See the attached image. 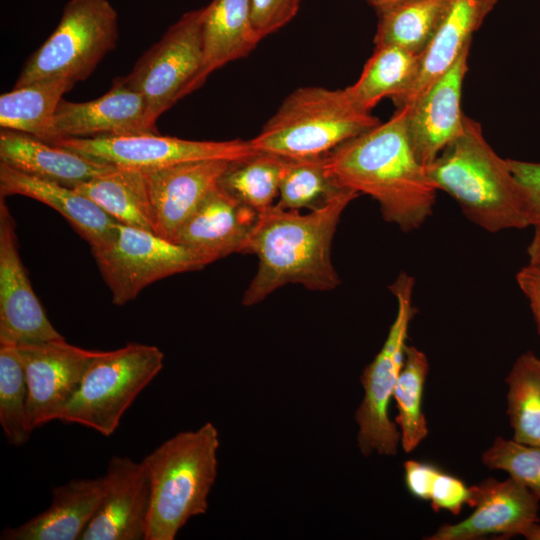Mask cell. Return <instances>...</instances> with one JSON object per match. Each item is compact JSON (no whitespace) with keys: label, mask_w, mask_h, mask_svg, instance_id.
<instances>
[{"label":"cell","mask_w":540,"mask_h":540,"mask_svg":"<svg viewBox=\"0 0 540 540\" xmlns=\"http://www.w3.org/2000/svg\"><path fill=\"white\" fill-rule=\"evenodd\" d=\"M469 487L459 478L440 470L430 494L429 501L435 512L448 510L458 515L464 504H467Z\"/></svg>","instance_id":"obj_37"},{"label":"cell","mask_w":540,"mask_h":540,"mask_svg":"<svg viewBox=\"0 0 540 540\" xmlns=\"http://www.w3.org/2000/svg\"><path fill=\"white\" fill-rule=\"evenodd\" d=\"M144 97L113 79L111 88L101 97L86 102L62 99L54 113L46 142L63 138H93L159 133Z\"/></svg>","instance_id":"obj_14"},{"label":"cell","mask_w":540,"mask_h":540,"mask_svg":"<svg viewBox=\"0 0 540 540\" xmlns=\"http://www.w3.org/2000/svg\"><path fill=\"white\" fill-rule=\"evenodd\" d=\"M17 346L28 386L29 423L34 430L58 420L100 351L72 345L64 338Z\"/></svg>","instance_id":"obj_12"},{"label":"cell","mask_w":540,"mask_h":540,"mask_svg":"<svg viewBox=\"0 0 540 540\" xmlns=\"http://www.w3.org/2000/svg\"><path fill=\"white\" fill-rule=\"evenodd\" d=\"M118 14L108 0H69L58 25L26 60L13 88L45 78L86 80L117 46Z\"/></svg>","instance_id":"obj_7"},{"label":"cell","mask_w":540,"mask_h":540,"mask_svg":"<svg viewBox=\"0 0 540 540\" xmlns=\"http://www.w3.org/2000/svg\"><path fill=\"white\" fill-rule=\"evenodd\" d=\"M404 470L408 491L418 499L429 501L433 483L440 469L430 463L408 460L404 463Z\"/></svg>","instance_id":"obj_38"},{"label":"cell","mask_w":540,"mask_h":540,"mask_svg":"<svg viewBox=\"0 0 540 540\" xmlns=\"http://www.w3.org/2000/svg\"><path fill=\"white\" fill-rule=\"evenodd\" d=\"M202 26L203 8L185 12L139 57L132 70L121 76L144 97L155 120L203 85Z\"/></svg>","instance_id":"obj_9"},{"label":"cell","mask_w":540,"mask_h":540,"mask_svg":"<svg viewBox=\"0 0 540 540\" xmlns=\"http://www.w3.org/2000/svg\"><path fill=\"white\" fill-rule=\"evenodd\" d=\"M76 85L66 78H45L0 96V127L46 142L49 125L63 95Z\"/></svg>","instance_id":"obj_27"},{"label":"cell","mask_w":540,"mask_h":540,"mask_svg":"<svg viewBox=\"0 0 540 540\" xmlns=\"http://www.w3.org/2000/svg\"><path fill=\"white\" fill-rule=\"evenodd\" d=\"M533 318L536 324L538 334L540 336V303L537 301H529Z\"/></svg>","instance_id":"obj_43"},{"label":"cell","mask_w":540,"mask_h":540,"mask_svg":"<svg viewBox=\"0 0 540 540\" xmlns=\"http://www.w3.org/2000/svg\"><path fill=\"white\" fill-rule=\"evenodd\" d=\"M64 338L50 322L22 263L15 220L0 197V343L13 345Z\"/></svg>","instance_id":"obj_13"},{"label":"cell","mask_w":540,"mask_h":540,"mask_svg":"<svg viewBox=\"0 0 540 540\" xmlns=\"http://www.w3.org/2000/svg\"><path fill=\"white\" fill-rule=\"evenodd\" d=\"M302 0H251L254 33L261 41L288 24L297 14Z\"/></svg>","instance_id":"obj_35"},{"label":"cell","mask_w":540,"mask_h":540,"mask_svg":"<svg viewBox=\"0 0 540 540\" xmlns=\"http://www.w3.org/2000/svg\"><path fill=\"white\" fill-rule=\"evenodd\" d=\"M532 240L527 248L529 263H540V225L534 227Z\"/></svg>","instance_id":"obj_40"},{"label":"cell","mask_w":540,"mask_h":540,"mask_svg":"<svg viewBox=\"0 0 540 540\" xmlns=\"http://www.w3.org/2000/svg\"><path fill=\"white\" fill-rule=\"evenodd\" d=\"M453 0H404L377 11L375 46L396 45L421 55Z\"/></svg>","instance_id":"obj_28"},{"label":"cell","mask_w":540,"mask_h":540,"mask_svg":"<svg viewBox=\"0 0 540 540\" xmlns=\"http://www.w3.org/2000/svg\"><path fill=\"white\" fill-rule=\"evenodd\" d=\"M405 108L325 154L342 187L375 199L385 221L410 232L431 216L437 189L410 142Z\"/></svg>","instance_id":"obj_1"},{"label":"cell","mask_w":540,"mask_h":540,"mask_svg":"<svg viewBox=\"0 0 540 540\" xmlns=\"http://www.w3.org/2000/svg\"><path fill=\"white\" fill-rule=\"evenodd\" d=\"M426 169L435 188L451 196L482 229L495 233L530 226L524 195L508 160L493 150L475 120L465 116L462 133Z\"/></svg>","instance_id":"obj_3"},{"label":"cell","mask_w":540,"mask_h":540,"mask_svg":"<svg viewBox=\"0 0 540 540\" xmlns=\"http://www.w3.org/2000/svg\"><path fill=\"white\" fill-rule=\"evenodd\" d=\"M0 425L10 445L20 446L33 429L28 416V386L18 346L0 343Z\"/></svg>","instance_id":"obj_33"},{"label":"cell","mask_w":540,"mask_h":540,"mask_svg":"<svg viewBox=\"0 0 540 540\" xmlns=\"http://www.w3.org/2000/svg\"><path fill=\"white\" fill-rule=\"evenodd\" d=\"M105 495L80 540H146L151 481L143 461L110 458Z\"/></svg>","instance_id":"obj_16"},{"label":"cell","mask_w":540,"mask_h":540,"mask_svg":"<svg viewBox=\"0 0 540 540\" xmlns=\"http://www.w3.org/2000/svg\"><path fill=\"white\" fill-rule=\"evenodd\" d=\"M259 213L219 185L171 238L206 265L233 253H245Z\"/></svg>","instance_id":"obj_19"},{"label":"cell","mask_w":540,"mask_h":540,"mask_svg":"<svg viewBox=\"0 0 540 540\" xmlns=\"http://www.w3.org/2000/svg\"><path fill=\"white\" fill-rule=\"evenodd\" d=\"M481 460L489 469L507 472L540 498V447L496 437Z\"/></svg>","instance_id":"obj_34"},{"label":"cell","mask_w":540,"mask_h":540,"mask_svg":"<svg viewBox=\"0 0 540 540\" xmlns=\"http://www.w3.org/2000/svg\"><path fill=\"white\" fill-rule=\"evenodd\" d=\"M286 158L257 151L232 161L219 180V186L239 202L259 214L273 206L279 195Z\"/></svg>","instance_id":"obj_29"},{"label":"cell","mask_w":540,"mask_h":540,"mask_svg":"<svg viewBox=\"0 0 540 540\" xmlns=\"http://www.w3.org/2000/svg\"><path fill=\"white\" fill-rule=\"evenodd\" d=\"M528 540H540V525L538 522L530 524L521 533Z\"/></svg>","instance_id":"obj_41"},{"label":"cell","mask_w":540,"mask_h":540,"mask_svg":"<svg viewBox=\"0 0 540 540\" xmlns=\"http://www.w3.org/2000/svg\"><path fill=\"white\" fill-rule=\"evenodd\" d=\"M101 275L121 306L163 278L203 269L206 264L190 249L154 232L118 223L112 241L91 250Z\"/></svg>","instance_id":"obj_10"},{"label":"cell","mask_w":540,"mask_h":540,"mask_svg":"<svg viewBox=\"0 0 540 540\" xmlns=\"http://www.w3.org/2000/svg\"><path fill=\"white\" fill-rule=\"evenodd\" d=\"M539 500L526 486L509 477L484 479L469 487L467 504L473 513L461 522L443 524L426 539L475 540L488 535L510 538L539 522Z\"/></svg>","instance_id":"obj_15"},{"label":"cell","mask_w":540,"mask_h":540,"mask_svg":"<svg viewBox=\"0 0 540 540\" xmlns=\"http://www.w3.org/2000/svg\"><path fill=\"white\" fill-rule=\"evenodd\" d=\"M498 0H453L447 14L426 49L420 55L416 77L404 96L395 104L411 106L456 62L473 34L494 9Z\"/></svg>","instance_id":"obj_22"},{"label":"cell","mask_w":540,"mask_h":540,"mask_svg":"<svg viewBox=\"0 0 540 540\" xmlns=\"http://www.w3.org/2000/svg\"><path fill=\"white\" fill-rule=\"evenodd\" d=\"M359 195L345 188L308 214L277 204L260 213L245 250L257 256L258 269L242 303L255 305L288 283L314 291L336 288L340 279L331 261V244L341 214Z\"/></svg>","instance_id":"obj_2"},{"label":"cell","mask_w":540,"mask_h":540,"mask_svg":"<svg viewBox=\"0 0 540 540\" xmlns=\"http://www.w3.org/2000/svg\"><path fill=\"white\" fill-rule=\"evenodd\" d=\"M516 281L528 301L540 303V263H529L521 268Z\"/></svg>","instance_id":"obj_39"},{"label":"cell","mask_w":540,"mask_h":540,"mask_svg":"<svg viewBox=\"0 0 540 540\" xmlns=\"http://www.w3.org/2000/svg\"><path fill=\"white\" fill-rule=\"evenodd\" d=\"M218 448V430L207 422L177 433L142 460L151 481L146 540H174L190 518L206 513Z\"/></svg>","instance_id":"obj_4"},{"label":"cell","mask_w":540,"mask_h":540,"mask_svg":"<svg viewBox=\"0 0 540 540\" xmlns=\"http://www.w3.org/2000/svg\"><path fill=\"white\" fill-rule=\"evenodd\" d=\"M470 47L411 106L402 107L413 150L426 167L464 129L461 97Z\"/></svg>","instance_id":"obj_17"},{"label":"cell","mask_w":540,"mask_h":540,"mask_svg":"<svg viewBox=\"0 0 540 540\" xmlns=\"http://www.w3.org/2000/svg\"><path fill=\"white\" fill-rule=\"evenodd\" d=\"M429 370L428 359L424 352L412 345H406L404 361L394 389L398 414L396 425L399 426L400 443L404 452L417 448L428 434L422 398L426 377Z\"/></svg>","instance_id":"obj_31"},{"label":"cell","mask_w":540,"mask_h":540,"mask_svg":"<svg viewBox=\"0 0 540 540\" xmlns=\"http://www.w3.org/2000/svg\"><path fill=\"white\" fill-rule=\"evenodd\" d=\"M345 188L329 173L325 155L286 158L277 205L286 210L319 209Z\"/></svg>","instance_id":"obj_32"},{"label":"cell","mask_w":540,"mask_h":540,"mask_svg":"<svg viewBox=\"0 0 540 540\" xmlns=\"http://www.w3.org/2000/svg\"><path fill=\"white\" fill-rule=\"evenodd\" d=\"M526 202L530 226L540 225V163L507 159Z\"/></svg>","instance_id":"obj_36"},{"label":"cell","mask_w":540,"mask_h":540,"mask_svg":"<svg viewBox=\"0 0 540 540\" xmlns=\"http://www.w3.org/2000/svg\"><path fill=\"white\" fill-rule=\"evenodd\" d=\"M202 82L224 65L246 57L260 42L251 20V0H212L203 7Z\"/></svg>","instance_id":"obj_24"},{"label":"cell","mask_w":540,"mask_h":540,"mask_svg":"<svg viewBox=\"0 0 540 540\" xmlns=\"http://www.w3.org/2000/svg\"><path fill=\"white\" fill-rule=\"evenodd\" d=\"M229 163L226 160H202L144 171L154 233L171 240L218 187Z\"/></svg>","instance_id":"obj_18"},{"label":"cell","mask_w":540,"mask_h":540,"mask_svg":"<svg viewBox=\"0 0 540 540\" xmlns=\"http://www.w3.org/2000/svg\"><path fill=\"white\" fill-rule=\"evenodd\" d=\"M164 354L154 345L127 343L100 351L58 420L112 435L126 410L163 368Z\"/></svg>","instance_id":"obj_6"},{"label":"cell","mask_w":540,"mask_h":540,"mask_svg":"<svg viewBox=\"0 0 540 540\" xmlns=\"http://www.w3.org/2000/svg\"><path fill=\"white\" fill-rule=\"evenodd\" d=\"M415 280L401 272L390 285L397 301V312L386 340L373 361L361 375L364 397L355 412L360 452L369 456H394L401 440L397 425L391 421L388 408L404 361V350L410 322L415 314L413 292Z\"/></svg>","instance_id":"obj_8"},{"label":"cell","mask_w":540,"mask_h":540,"mask_svg":"<svg viewBox=\"0 0 540 540\" xmlns=\"http://www.w3.org/2000/svg\"><path fill=\"white\" fill-rule=\"evenodd\" d=\"M420 56L396 45L375 46L355 83L346 87L353 102L365 111L384 98L396 104L411 87Z\"/></svg>","instance_id":"obj_26"},{"label":"cell","mask_w":540,"mask_h":540,"mask_svg":"<svg viewBox=\"0 0 540 540\" xmlns=\"http://www.w3.org/2000/svg\"><path fill=\"white\" fill-rule=\"evenodd\" d=\"M379 123L345 88L307 86L291 92L249 141L256 151L283 158L321 156Z\"/></svg>","instance_id":"obj_5"},{"label":"cell","mask_w":540,"mask_h":540,"mask_svg":"<svg viewBox=\"0 0 540 540\" xmlns=\"http://www.w3.org/2000/svg\"><path fill=\"white\" fill-rule=\"evenodd\" d=\"M51 144L107 164L142 171L202 161H237L257 152L250 141H198L146 133L93 138H63Z\"/></svg>","instance_id":"obj_11"},{"label":"cell","mask_w":540,"mask_h":540,"mask_svg":"<svg viewBox=\"0 0 540 540\" xmlns=\"http://www.w3.org/2000/svg\"><path fill=\"white\" fill-rule=\"evenodd\" d=\"M375 11H380L404 0H365Z\"/></svg>","instance_id":"obj_42"},{"label":"cell","mask_w":540,"mask_h":540,"mask_svg":"<svg viewBox=\"0 0 540 540\" xmlns=\"http://www.w3.org/2000/svg\"><path fill=\"white\" fill-rule=\"evenodd\" d=\"M75 189L118 223L154 232L144 171L115 167Z\"/></svg>","instance_id":"obj_25"},{"label":"cell","mask_w":540,"mask_h":540,"mask_svg":"<svg viewBox=\"0 0 540 540\" xmlns=\"http://www.w3.org/2000/svg\"><path fill=\"white\" fill-rule=\"evenodd\" d=\"M505 382L513 440L540 447V358L532 351L521 354Z\"/></svg>","instance_id":"obj_30"},{"label":"cell","mask_w":540,"mask_h":540,"mask_svg":"<svg viewBox=\"0 0 540 540\" xmlns=\"http://www.w3.org/2000/svg\"><path fill=\"white\" fill-rule=\"evenodd\" d=\"M0 162L25 174L71 188L116 167L9 129L0 131Z\"/></svg>","instance_id":"obj_23"},{"label":"cell","mask_w":540,"mask_h":540,"mask_svg":"<svg viewBox=\"0 0 540 540\" xmlns=\"http://www.w3.org/2000/svg\"><path fill=\"white\" fill-rule=\"evenodd\" d=\"M22 195L59 212L85 239L91 250L114 238L118 222L75 188L20 172L0 162V197Z\"/></svg>","instance_id":"obj_20"},{"label":"cell","mask_w":540,"mask_h":540,"mask_svg":"<svg viewBox=\"0 0 540 540\" xmlns=\"http://www.w3.org/2000/svg\"><path fill=\"white\" fill-rule=\"evenodd\" d=\"M105 476L72 479L54 487L47 509L16 527H6L1 540H80L105 495Z\"/></svg>","instance_id":"obj_21"}]
</instances>
